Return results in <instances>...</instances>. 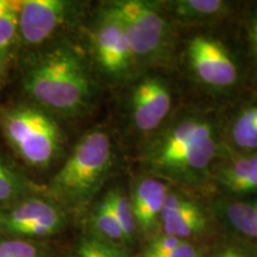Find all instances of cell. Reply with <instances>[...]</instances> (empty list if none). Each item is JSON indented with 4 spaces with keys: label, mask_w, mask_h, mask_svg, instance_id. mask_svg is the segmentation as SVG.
Here are the masks:
<instances>
[{
    "label": "cell",
    "mask_w": 257,
    "mask_h": 257,
    "mask_svg": "<svg viewBox=\"0 0 257 257\" xmlns=\"http://www.w3.org/2000/svg\"><path fill=\"white\" fill-rule=\"evenodd\" d=\"M10 88L60 119L76 120L94 111L100 80L81 37L22 59Z\"/></svg>",
    "instance_id": "cell-1"
},
{
    "label": "cell",
    "mask_w": 257,
    "mask_h": 257,
    "mask_svg": "<svg viewBox=\"0 0 257 257\" xmlns=\"http://www.w3.org/2000/svg\"><path fill=\"white\" fill-rule=\"evenodd\" d=\"M62 121L14 93L0 96V137L5 149L38 184L42 175L54 174L69 152Z\"/></svg>",
    "instance_id": "cell-2"
},
{
    "label": "cell",
    "mask_w": 257,
    "mask_h": 257,
    "mask_svg": "<svg viewBox=\"0 0 257 257\" xmlns=\"http://www.w3.org/2000/svg\"><path fill=\"white\" fill-rule=\"evenodd\" d=\"M213 121L195 112L176 118L146 148L147 168L159 179L181 184L205 181L218 155Z\"/></svg>",
    "instance_id": "cell-3"
},
{
    "label": "cell",
    "mask_w": 257,
    "mask_h": 257,
    "mask_svg": "<svg viewBox=\"0 0 257 257\" xmlns=\"http://www.w3.org/2000/svg\"><path fill=\"white\" fill-rule=\"evenodd\" d=\"M114 165V144L107 127L94 125L69 148L54 174L44 182V192L78 220L100 195Z\"/></svg>",
    "instance_id": "cell-4"
},
{
    "label": "cell",
    "mask_w": 257,
    "mask_h": 257,
    "mask_svg": "<svg viewBox=\"0 0 257 257\" xmlns=\"http://www.w3.org/2000/svg\"><path fill=\"white\" fill-rule=\"evenodd\" d=\"M91 9L89 3L76 0H19V61L60 42L81 38Z\"/></svg>",
    "instance_id": "cell-5"
},
{
    "label": "cell",
    "mask_w": 257,
    "mask_h": 257,
    "mask_svg": "<svg viewBox=\"0 0 257 257\" xmlns=\"http://www.w3.org/2000/svg\"><path fill=\"white\" fill-rule=\"evenodd\" d=\"M101 5L123 29L136 62L156 63L170 47V28L160 3L147 0H113Z\"/></svg>",
    "instance_id": "cell-6"
},
{
    "label": "cell",
    "mask_w": 257,
    "mask_h": 257,
    "mask_svg": "<svg viewBox=\"0 0 257 257\" xmlns=\"http://www.w3.org/2000/svg\"><path fill=\"white\" fill-rule=\"evenodd\" d=\"M82 42L99 80L120 82L134 72L136 61L123 29L101 3L89 11Z\"/></svg>",
    "instance_id": "cell-7"
},
{
    "label": "cell",
    "mask_w": 257,
    "mask_h": 257,
    "mask_svg": "<svg viewBox=\"0 0 257 257\" xmlns=\"http://www.w3.org/2000/svg\"><path fill=\"white\" fill-rule=\"evenodd\" d=\"M74 221H78V218L41 191L19 199L0 211V236L55 242Z\"/></svg>",
    "instance_id": "cell-8"
},
{
    "label": "cell",
    "mask_w": 257,
    "mask_h": 257,
    "mask_svg": "<svg viewBox=\"0 0 257 257\" xmlns=\"http://www.w3.org/2000/svg\"><path fill=\"white\" fill-rule=\"evenodd\" d=\"M187 56L192 72L205 85L224 88L236 83V62L219 41L206 36L194 37L189 41Z\"/></svg>",
    "instance_id": "cell-9"
},
{
    "label": "cell",
    "mask_w": 257,
    "mask_h": 257,
    "mask_svg": "<svg viewBox=\"0 0 257 257\" xmlns=\"http://www.w3.org/2000/svg\"><path fill=\"white\" fill-rule=\"evenodd\" d=\"M172 107L168 82L160 76H146L134 86L130 96L131 120L141 133L156 130Z\"/></svg>",
    "instance_id": "cell-10"
},
{
    "label": "cell",
    "mask_w": 257,
    "mask_h": 257,
    "mask_svg": "<svg viewBox=\"0 0 257 257\" xmlns=\"http://www.w3.org/2000/svg\"><path fill=\"white\" fill-rule=\"evenodd\" d=\"M162 234L187 240L207 229V216L197 201L179 192L167 195L160 216Z\"/></svg>",
    "instance_id": "cell-11"
},
{
    "label": "cell",
    "mask_w": 257,
    "mask_h": 257,
    "mask_svg": "<svg viewBox=\"0 0 257 257\" xmlns=\"http://www.w3.org/2000/svg\"><path fill=\"white\" fill-rule=\"evenodd\" d=\"M168 193V185L159 178L144 176L135 182L128 198L137 231L148 234L159 226L161 212Z\"/></svg>",
    "instance_id": "cell-12"
},
{
    "label": "cell",
    "mask_w": 257,
    "mask_h": 257,
    "mask_svg": "<svg viewBox=\"0 0 257 257\" xmlns=\"http://www.w3.org/2000/svg\"><path fill=\"white\" fill-rule=\"evenodd\" d=\"M19 0H0V96L9 92L19 62Z\"/></svg>",
    "instance_id": "cell-13"
},
{
    "label": "cell",
    "mask_w": 257,
    "mask_h": 257,
    "mask_svg": "<svg viewBox=\"0 0 257 257\" xmlns=\"http://www.w3.org/2000/svg\"><path fill=\"white\" fill-rule=\"evenodd\" d=\"M44 191L5 148L0 147V211L32 193Z\"/></svg>",
    "instance_id": "cell-14"
},
{
    "label": "cell",
    "mask_w": 257,
    "mask_h": 257,
    "mask_svg": "<svg viewBox=\"0 0 257 257\" xmlns=\"http://www.w3.org/2000/svg\"><path fill=\"white\" fill-rule=\"evenodd\" d=\"M82 230L106 242L125 246L128 243L126 237L112 213L110 206L102 195H99L89 205L81 218Z\"/></svg>",
    "instance_id": "cell-15"
},
{
    "label": "cell",
    "mask_w": 257,
    "mask_h": 257,
    "mask_svg": "<svg viewBox=\"0 0 257 257\" xmlns=\"http://www.w3.org/2000/svg\"><path fill=\"white\" fill-rule=\"evenodd\" d=\"M217 181L221 188L234 194L257 192V154L224 163L217 172Z\"/></svg>",
    "instance_id": "cell-16"
},
{
    "label": "cell",
    "mask_w": 257,
    "mask_h": 257,
    "mask_svg": "<svg viewBox=\"0 0 257 257\" xmlns=\"http://www.w3.org/2000/svg\"><path fill=\"white\" fill-rule=\"evenodd\" d=\"M219 213L231 229L246 238L257 240V197L221 202Z\"/></svg>",
    "instance_id": "cell-17"
},
{
    "label": "cell",
    "mask_w": 257,
    "mask_h": 257,
    "mask_svg": "<svg viewBox=\"0 0 257 257\" xmlns=\"http://www.w3.org/2000/svg\"><path fill=\"white\" fill-rule=\"evenodd\" d=\"M173 15L185 23H207L221 17L227 5L221 0H176L170 2Z\"/></svg>",
    "instance_id": "cell-18"
},
{
    "label": "cell",
    "mask_w": 257,
    "mask_h": 257,
    "mask_svg": "<svg viewBox=\"0 0 257 257\" xmlns=\"http://www.w3.org/2000/svg\"><path fill=\"white\" fill-rule=\"evenodd\" d=\"M101 195L110 206L112 213L126 237L127 242H133L137 233V226L128 195L124 192L123 188L117 187V186L107 189Z\"/></svg>",
    "instance_id": "cell-19"
},
{
    "label": "cell",
    "mask_w": 257,
    "mask_h": 257,
    "mask_svg": "<svg viewBox=\"0 0 257 257\" xmlns=\"http://www.w3.org/2000/svg\"><path fill=\"white\" fill-rule=\"evenodd\" d=\"M54 243L0 236V257H56Z\"/></svg>",
    "instance_id": "cell-20"
},
{
    "label": "cell",
    "mask_w": 257,
    "mask_h": 257,
    "mask_svg": "<svg viewBox=\"0 0 257 257\" xmlns=\"http://www.w3.org/2000/svg\"><path fill=\"white\" fill-rule=\"evenodd\" d=\"M67 257H126L125 246L108 243L81 230Z\"/></svg>",
    "instance_id": "cell-21"
},
{
    "label": "cell",
    "mask_w": 257,
    "mask_h": 257,
    "mask_svg": "<svg viewBox=\"0 0 257 257\" xmlns=\"http://www.w3.org/2000/svg\"><path fill=\"white\" fill-rule=\"evenodd\" d=\"M231 137L240 149H257V105L240 112L231 128Z\"/></svg>",
    "instance_id": "cell-22"
},
{
    "label": "cell",
    "mask_w": 257,
    "mask_h": 257,
    "mask_svg": "<svg viewBox=\"0 0 257 257\" xmlns=\"http://www.w3.org/2000/svg\"><path fill=\"white\" fill-rule=\"evenodd\" d=\"M181 239L174 238V237L166 236V234H161V236H156L150 240L149 245L146 250L150 252L157 253V255L168 256L173 252L176 246L181 243Z\"/></svg>",
    "instance_id": "cell-23"
},
{
    "label": "cell",
    "mask_w": 257,
    "mask_h": 257,
    "mask_svg": "<svg viewBox=\"0 0 257 257\" xmlns=\"http://www.w3.org/2000/svg\"><path fill=\"white\" fill-rule=\"evenodd\" d=\"M169 257H200V252L197 246L193 245L188 240H182L176 248L173 250Z\"/></svg>",
    "instance_id": "cell-24"
},
{
    "label": "cell",
    "mask_w": 257,
    "mask_h": 257,
    "mask_svg": "<svg viewBox=\"0 0 257 257\" xmlns=\"http://www.w3.org/2000/svg\"><path fill=\"white\" fill-rule=\"evenodd\" d=\"M211 257H248L242 250L233 245H223L212 253Z\"/></svg>",
    "instance_id": "cell-25"
},
{
    "label": "cell",
    "mask_w": 257,
    "mask_h": 257,
    "mask_svg": "<svg viewBox=\"0 0 257 257\" xmlns=\"http://www.w3.org/2000/svg\"><path fill=\"white\" fill-rule=\"evenodd\" d=\"M250 34H251V41H252V44H253V49H255L256 54H257V14L252 19L251 31H250Z\"/></svg>",
    "instance_id": "cell-26"
},
{
    "label": "cell",
    "mask_w": 257,
    "mask_h": 257,
    "mask_svg": "<svg viewBox=\"0 0 257 257\" xmlns=\"http://www.w3.org/2000/svg\"><path fill=\"white\" fill-rule=\"evenodd\" d=\"M142 257H168V256H163V255H157V253H154V252H150L146 250V251L143 252Z\"/></svg>",
    "instance_id": "cell-27"
},
{
    "label": "cell",
    "mask_w": 257,
    "mask_h": 257,
    "mask_svg": "<svg viewBox=\"0 0 257 257\" xmlns=\"http://www.w3.org/2000/svg\"><path fill=\"white\" fill-rule=\"evenodd\" d=\"M63 257H67V253H66V255H64V256H63Z\"/></svg>",
    "instance_id": "cell-28"
}]
</instances>
